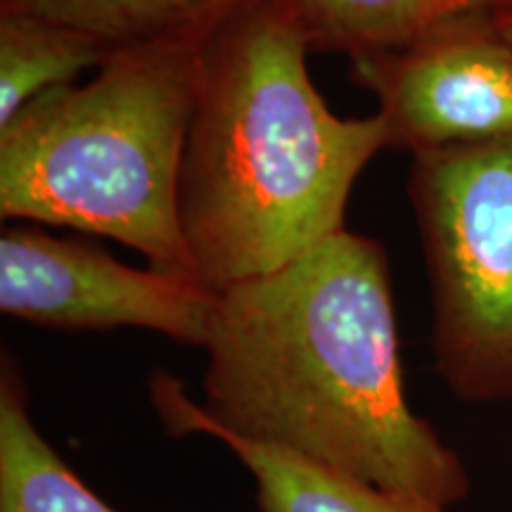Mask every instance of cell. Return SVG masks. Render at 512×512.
<instances>
[{
  "label": "cell",
  "mask_w": 512,
  "mask_h": 512,
  "mask_svg": "<svg viewBox=\"0 0 512 512\" xmlns=\"http://www.w3.org/2000/svg\"><path fill=\"white\" fill-rule=\"evenodd\" d=\"M202 351L200 408L221 430L444 508L470 496L463 458L408 401L375 238L347 228L219 292Z\"/></svg>",
  "instance_id": "cell-1"
},
{
  "label": "cell",
  "mask_w": 512,
  "mask_h": 512,
  "mask_svg": "<svg viewBox=\"0 0 512 512\" xmlns=\"http://www.w3.org/2000/svg\"><path fill=\"white\" fill-rule=\"evenodd\" d=\"M283 0L207 38L178 178V226L209 290L264 278L347 230L351 190L387 147L377 114L344 119L309 76Z\"/></svg>",
  "instance_id": "cell-2"
},
{
  "label": "cell",
  "mask_w": 512,
  "mask_h": 512,
  "mask_svg": "<svg viewBox=\"0 0 512 512\" xmlns=\"http://www.w3.org/2000/svg\"><path fill=\"white\" fill-rule=\"evenodd\" d=\"M207 38L117 48L0 128V216L100 235L195 278L178 178ZM200 283V280H197Z\"/></svg>",
  "instance_id": "cell-3"
},
{
  "label": "cell",
  "mask_w": 512,
  "mask_h": 512,
  "mask_svg": "<svg viewBox=\"0 0 512 512\" xmlns=\"http://www.w3.org/2000/svg\"><path fill=\"white\" fill-rule=\"evenodd\" d=\"M408 197L434 368L467 403H512V138L413 155Z\"/></svg>",
  "instance_id": "cell-4"
},
{
  "label": "cell",
  "mask_w": 512,
  "mask_h": 512,
  "mask_svg": "<svg viewBox=\"0 0 512 512\" xmlns=\"http://www.w3.org/2000/svg\"><path fill=\"white\" fill-rule=\"evenodd\" d=\"M377 100L384 140L413 155L512 138V43L489 5L444 19L394 48L349 57Z\"/></svg>",
  "instance_id": "cell-5"
},
{
  "label": "cell",
  "mask_w": 512,
  "mask_h": 512,
  "mask_svg": "<svg viewBox=\"0 0 512 512\" xmlns=\"http://www.w3.org/2000/svg\"><path fill=\"white\" fill-rule=\"evenodd\" d=\"M219 292L185 275L121 264L100 247L31 226L0 235V311L50 330L136 328L204 347Z\"/></svg>",
  "instance_id": "cell-6"
},
{
  "label": "cell",
  "mask_w": 512,
  "mask_h": 512,
  "mask_svg": "<svg viewBox=\"0 0 512 512\" xmlns=\"http://www.w3.org/2000/svg\"><path fill=\"white\" fill-rule=\"evenodd\" d=\"M147 396L166 434L209 437L228 448L252 479L259 512H448L425 498L382 489L278 446L221 430L204 418L200 401L192 399L185 384L164 368L150 375Z\"/></svg>",
  "instance_id": "cell-7"
},
{
  "label": "cell",
  "mask_w": 512,
  "mask_h": 512,
  "mask_svg": "<svg viewBox=\"0 0 512 512\" xmlns=\"http://www.w3.org/2000/svg\"><path fill=\"white\" fill-rule=\"evenodd\" d=\"M0 512H117L38 430L8 351L0 358Z\"/></svg>",
  "instance_id": "cell-8"
},
{
  "label": "cell",
  "mask_w": 512,
  "mask_h": 512,
  "mask_svg": "<svg viewBox=\"0 0 512 512\" xmlns=\"http://www.w3.org/2000/svg\"><path fill=\"white\" fill-rule=\"evenodd\" d=\"M264 3L268 0H0V8L72 24L112 53L164 38H209L233 17Z\"/></svg>",
  "instance_id": "cell-9"
},
{
  "label": "cell",
  "mask_w": 512,
  "mask_h": 512,
  "mask_svg": "<svg viewBox=\"0 0 512 512\" xmlns=\"http://www.w3.org/2000/svg\"><path fill=\"white\" fill-rule=\"evenodd\" d=\"M98 38L72 24L0 8V128L24 107L107 60Z\"/></svg>",
  "instance_id": "cell-10"
},
{
  "label": "cell",
  "mask_w": 512,
  "mask_h": 512,
  "mask_svg": "<svg viewBox=\"0 0 512 512\" xmlns=\"http://www.w3.org/2000/svg\"><path fill=\"white\" fill-rule=\"evenodd\" d=\"M311 53L361 55L394 48L420 31L494 0H283Z\"/></svg>",
  "instance_id": "cell-11"
},
{
  "label": "cell",
  "mask_w": 512,
  "mask_h": 512,
  "mask_svg": "<svg viewBox=\"0 0 512 512\" xmlns=\"http://www.w3.org/2000/svg\"><path fill=\"white\" fill-rule=\"evenodd\" d=\"M489 12L498 31L512 43V0H494L489 3Z\"/></svg>",
  "instance_id": "cell-12"
}]
</instances>
